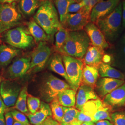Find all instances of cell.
Returning a JSON list of instances; mask_svg holds the SVG:
<instances>
[{
	"label": "cell",
	"mask_w": 125,
	"mask_h": 125,
	"mask_svg": "<svg viewBox=\"0 0 125 125\" xmlns=\"http://www.w3.org/2000/svg\"><path fill=\"white\" fill-rule=\"evenodd\" d=\"M33 20L49 36H52L62 26L58 11L53 3L47 0L41 3Z\"/></svg>",
	"instance_id": "cell-1"
},
{
	"label": "cell",
	"mask_w": 125,
	"mask_h": 125,
	"mask_svg": "<svg viewBox=\"0 0 125 125\" xmlns=\"http://www.w3.org/2000/svg\"><path fill=\"white\" fill-rule=\"evenodd\" d=\"M91 44L84 30L69 31L61 53L75 58H83Z\"/></svg>",
	"instance_id": "cell-2"
},
{
	"label": "cell",
	"mask_w": 125,
	"mask_h": 125,
	"mask_svg": "<svg viewBox=\"0 0 125 125\" xmlns=\"http://www.w3.org/2000/svg\"><path fill=\"white\" fill-rule=\"evenodd\" d=\"M122 22V3H120L112 13L99 19L94 24L102 32L105 37L114 38L118 34Z\"/></svg>",
	"instance_id": "cell-3"
},
{
	"label": "cell",
	"mask_w": 125,
	"mask_h": 125,
	"mask_svg": "<svg viewBox=\"0 0 125 125\" xmlns=\"http://www.w3.org/2000/svg\"><path fill=\"white\" fill-rule=\"evenodd\" d=\"M21 20L16 3H0V34L20 25Z\"/></svg>",
	"instance_id": "cell-4"
},
{
	"label": "cell",
	"mask_w": 125,
	"mask_h": 125,
	"mask_svg": "<svg viewBox=\"0 0 125 125\" xmlns=\"http://www.w3.org/2000/svg\"><path fill=\"white\" fill-rule=\"evenodd\" d=\"M3 40L8 45L19 49L28 48L34 42V39L28 30L22 27H15L5 31Z\"/></svg>",
	"instance_id": "cell-5"
},
{
	"label": "cell",
	"mask_w": 125,
	"mask_h": 125,
	"mask_svg": "<svg viewBox=\"0 0 125 125\" xmlns=\"http://www.w3.org/2000/svg\"><path fill=\"white\" fill-rule=\"evenodd\" d=\"M70 88V85L65 81L49 74L45 77L41 85L40 94L45 101L51 102L60 92Z\"/></svg>",
	"instance_id": "cell-6"
},
{
	"label": "cell",
	"mask_w": 125,
	"mask_h": 125,
	"mask_svg": "<svg viewBox=\"0 0 125 125\" xmlns=\"http://www.w3.org/2000/svg\"><path fill=\"white\" fill-rule=\"evenodd\" d=\"M62 57L69 85L71 89L76 91L80 86L84 64L79 58L64 55Z\"/></svg>",
	"instance_id": "cell-7"
},
{
	"label": "cell",
	"mask_w": 125,
	"mask_h": 125,
	"mask_svg": "<svg viewBox=\"0 0 125 125\" xmlns=\"http://www.w3.org/2000/svg\"><path fill=\"white\" fill-rule=\"evenodd\" d=\"M51 54V49L46 42L39 43L31 54L30 65L27 73L40 72L45 67Z\"/></svg>",
	"instance_id": "cell-8"
},
{
	"label": "cell",
	"mask_w": 125,
	"mask_h": 125,
	"mask_svg": "<svg viewBox=\"0 0 125 125\" xmlns=\"http://www.w3.org/2000/svg\"><path fill=\"white\" fill-rule=\"evenodd\" d=\"M90 12L83 7L75 13H68L62 27L69 31H77L83 30L90 22Z\"/></svg>",
	"instance_id": "cell-9"
},
{
	"label": "cell",
	"mask_w": 125,
	"mask_h": 125,
	"mask_svg": "<svg viewBox=\"0 0 125 125\" xmlns=\"http://www.w3.org/2000/svg\"><path fill=\"white\" fill-rule=\"evenodd\" d=\"M21 87L18 83L9 80H4L0 85V94L7 107H13L15 104Z\"/></svg>",
	"instance_id": "cell-10"
},
{
	"label": "cell",
	"mask_w": 125,
	"mask_h": 125,
	"mask_svg": "<svg viewBox=\"0 0 125 125\" xmlns=\"http://www.w3.org/2000/svg\"><path fill=\"white\" fill-rule=\"evenodd\" d=\"M120 2V0H101L91 10L90 22L95 23L99 19L106 17L111 13Z\"/></svg>",
	"instance_id": "cell-11"
},
{
	"label": "cell",
	"mask_w": 125,
	"mask_h": 125,
	"mask_svg": "<svg viewBox=\"0 0 125 125\" xmlns=\"http://www.w3.org/2000/svg\"><path fill=\"white\" fill-rule=\"evenodd\" d=\"M31 59L30 57H21L14 60L6 70V77L11 79L22 77L29 69Z\"/></svg>",
	"instance_id": "cell-12"
},
{
	"label": "cell",
	"mask_w": 125,
	"mask_h": 125,
	"mask_svg": "<svg viewBox=\"0 0 125 125\" xmlns=\"http://www.w3.org/2000/svg\"><path fill=\"white\" fill-rule=\"evenodd\" d=\"M91 44L102 49L107 48L109 45L102 32L94 23L89 22L84 27Z\"/></svg>",
	"instance_id": "cell-13"
},
{
	"label": "cell",
	"mask_w": 125,
	"mask_h": 125,
	"mask_svg": "<svg viewBox=\"0 0 125 125\" xmlns=\"http://www.w3.org/2000/svg\"><path fill=\"white\" fill-rule=\"evenodd\" d=\"M103 103V101L99 98L96 100L88 101L79 110L76 120L82 123L84 122H94V115Z\"/></svg>",
	"instance_id": "cell-14"
},
{
	"label": "cell",
	"mask_w": 125,
	"mask_h": 125,
	"mask_svg": "<svg viewBox=\"0 0 125 125\" xmlns=\"http://www.w3.org/2000/svg\"><path fill=\"white\" fill-rule=\"evenodd\" d=\"M125 83L123 80L107 77H101L98 79L96 88L99 95L104 98L107 94Z\"/></svg>",
	"instance_id": "cell-15"
},
{
	"label": "cell",
	"mask_w": 125,
	"mask_h": 125,
	"mask_svg": "<svg viewBox=\"0 0 125 125\" xmlns=\"http://www.w3.org/2000/svg\"><path fill=\"white\" fill-rule=\"evenodd\" d=\"M98 98L94 89L87 85L81 84L76 96V108L80 110L87 102L90 100H96Z\"/></svg>",
	"instance_id": "cell-16"
},
{
	"label": "cell",
	"mask_w": 125,
	"mask_h": 125,
	"mask_svg": "<svg viewBox=\"0 0 125 125\" xmlns=\"http://www.w3.org/2000/svg\"><path fill=\"white\" fill-rule=\"evenodd\" d=\"M103 103L109 106H123L125 104V83L107 94Z\"/></svg>",
	"instance_id": "cell-17"
},
{
	"label": "cell",
	"mask_w": 125,
	"mask_h": 125,
	"mask_svg": "<svg viewBox=\"0 0 125 125\" xmlns=\"http://www.w3.org/2000/svg\"><path fill=\"white\" fill-rule=\"evenodd\" d=\"M27 116L31 125H41L48 117L52 116V113L49 105L42 101L38 110L34 114L29 113Z\"/></svg>",
	"instance_id": "cell-18"
},
{
	"label": "cell",
	"mask_w": 125,
	"mask_h": 125,
	"mask_svg": "<svg viewBox=\"0 0 125 125\" xmlns=\"http://www.w3.org/2000/svg\"><path fill=\"white\" fill-rule=\"evenodd\" d=\"M84 56V64L98 68L100 64L102 62L104 51L98 47L90 45Z\"/></svg>",
	"instance_id": "cell-19"
},
{
	"label": "cell",
	"mask_w": 125,
	"mask_h": 125,
	"mask_svg": "<svg viewBox=\"0 0 125 125\" xmlns=\"http://www.w3.org/2000/svg\"><path fill=\"white\" fill-rule=\"evenodd\" d=\"M20 52V50L11 45H0V68L7 67Z\"/></svg>",
	"instance_id": "cell-20"
},
{
	"label": "cell",
	"mask_w": 125,
	"mask_h": 125,
	"mask_svg": "<svg viewBox=\"0 0 125 125\" xmlns=\"http://www.w3.org/2000/svg\"><path fill=\"white\" fill-rule=\"evenodd\" d=\"M99 76L98 68L85 65L83 69L81 84L89 86L94 89L96 87Z\"/></svg>",
	"instance_id": "cell-21"
},
{
	"label": "cell",
	"mask_w": 125,
	"mask_h": 125,
	"mask_svg": "<svg viewBox=\"0 0 125 125\" xmlns=\"http://www.w3.org/2000/svg\"><path fill=\"white\" fill-rule=\"evenodd\" d=\"M28 31L37 43L48 40L49 37L44 30L34 21L31 20L27 23Z\"/></svg>",
	"instance_id": "cell-22"
},
{
	"label": "cell",
	"mask_w": 125,
	"mask_h": 125,
	"mask_svg": "<svg viewBox=\"0 0 125 125\" xmlns=\"http://www.w3.org/2000/svg\"><path fill=\"white\" fill-rule=\"evenodd\" d=\"M76 90L72 89H65L58 94L57 98L59 103L64 107H74L76 101Z\"/></svg>",
	"instance_id": "cell-23"
},
{
	"label": "cell",
	"mask_w": 125,
	"mask_h": 125,
	"mask_svg": "<svg viewBox=\"0 0 125 125\" xmlns=\"http://www.w3.org/2000/svg\"><path fill=\"white\" fill-rule=\"evenodd\" d=\"M49 68L53 72L64 78L68 82L69 79L62 63V57L60 54L55 53L52 56L50 61Z\"/></svg>",
	"instance_id": "cell-24"
},
{
	"label": "cell",
	"mask_w": 125,
	"mask_h": 125,
	"mask_svg": "<svg viewBox=\"0 0 125 125\" xmlns=\"http://www.w3.org/2000/svg\"><path fill=\"white\" fill-rule=\"evenodd\" d=\"M99 74L101 77H107L123 80L125 76L119 70L111 67L110 65L102 62L98 68Z\"/></svg>",
	"instance_id": "cell-25"
},
{
	"label": "cell",
	"mask_w": 125,
	"mask_h": 125,
	"mask_svg": "<svg viewBox=\"0 0 125 125\" xmlns=\"http://www.w3.org/2000/svg\"><path fill=\"white\" fill-rule=\"evenodd\" d=\"M39 0H21L19 2V9L25 16H30L35 13L40 6Z\"/></svg>",
	"instance_id": "cell-26"
},
{
	"label": "cell",
	"mask_w": 125,
	"mask_h": 125,
	"mask_svg": "<svg viewBox=\"0 0 125 125\" xmlns=\"http://www.w3.org/2000/svg\"><path fill=\"white\" fill-rule=\"evenodd\" d=\"M71 0H55V4L58 11L60 22L62 26L64 24L67 17L68 7Z\"/></svg>",
	"instance_id": "cell-27"
},
{
	"label": "cell",
	"mask_w": 125,
	"mask_h": 125,
	"mask_svg": "<svg viewBox=\"0 0 125 125\" xmlns=\"http://www.w3.org/2000/svg\"><path fill=\"white\" fill-rule=\"evenodd\" d=\"M111 108L112 107L111 106L103 103L94 115L93 116L94 123H96L98 121L104 120H108V121H111Z\"/></svg>",
	"instance_id": "cell-28"
},
{
	"label": "cell",
	"mask_w": 125,
	"mask_h": 125,
	"mask_svg": "<svg viewBox=\"0 0 125 125\" xmlns=\"http://www.w3.org/2000/svg\"><path fill=\"white\" fill-rule=\"evenodd\" d=\"M27 86H25L20 91L15 104L16 109L27 115L29 114L27 106Z\"/></svg>",
	"instance_id": "cell-29"
},
{
	"label": "cell",
	"mask_w": 125,
	"mask_h": 125,
	"mask_svg": "<svg viewBox=\"0 0 125 125\" xmlns=\"http://www.w3.org/2000/svg\"><path fill=\"white\" fill-rule=\"evenodd\" d=\"M63 116L60 122L61 125H70L76 120L79 110L73 107H63Z\"/></svg>",
	"instance_id": "cell-30"
},
{
	"label": "cell",
	"mask_w": 125,
	"mask_h": 125,
	"mask_svg": "<svg viewBox=\"0 0 125 125\" xmlns=\"http://www.w3.org/2000/svg\"><path fill=\"white\" fill-rule=\"evenodd\" d=\"M69 32L68 30L62 26L56 33L55 48L60 53H61L62 47L67 40Z\"/></svg>",
	"instance_id": "cell-31"
},
{
	"label": "cell",
	"mask_w": 125,
	"mask_h": 125,
	"mask_svg": "<svg viewBox=\"0 0 125 125\" xmlns=\"http://www.w3.org/2000/svg\"><path fill=\"white\" fill-rule=\"evenodd\" d=\"M50 108L52 113V117L54 120L60 123L64 114L62 106L58 102V98L56 97L51 102Z\"/></svg>",
	"instance_id": "cell-32"
},
{
	"label": "cell",
	"mask_w": 125,
	"mask_h": 125,
	"mask_svg": "<svg viewBox=\"0 0 125 125\" xmlns=\"http://www.w3.org/2000/svg\"><path fill=\"white\" fill-rule=\"evenodd\" d=\"M40 99L30 94L27 95V106L30 113L32 114L35 113L40 107Z\"/></svg>",
	"instance_id": "cell-33"
},
{
	"label": "cell",
	"mask_w": 125,
	"mask_h": 125,
	"mask_svg": "<svg viewBox=\"0 0 125 125\" xmlns=\"http://www.w3.org/2000/svg\"><path fill=\"white\" fill-rule=\"evenodd\" d=\"M111 118L113 125H125V111L112 113Z\"/></svg>",
	"instance_id": "cell-34"
},
{
	"label": "cell",
	"mask_w": 125,
	"mask_h": 125,
	"mask_svg": "<svg viewBox=\"0 0 125 125\" xmlns=\"http://www.w3.org/2000/svg\"><path fill=\"white\" fill-rule=\"evenodd\" d=\"M11 113L14 121L22 122L27 125L29 124V121L24 113L17 110H13L11 111Z\"/></svg>",
	"instance_id": "cell-35"
},
{
	"label": "cell",
	"mask_w": 125,
	"mask_h": 125,
	"mask_svg": "<svg viewBox=\"0 0 125 125\" xmlns=\"http://www.w3.org/2000/svg\"><path fill=\"white\" fill-rule=\"evenodd\" d=\"M101 0H77V2H82L85 9L91 13L92 8Z\"/></svg>",
	"instance_id": "cell-36"
},
{
	"label": "cell",
	"mask_w": 125,
	"mask_h": 125,
	"mask_svg": "<svg viewBox=\"0 0 125 125\" xmlns=\"http://www.w3.org/2000/svg\"><path fill=\"white\" fill-rule=\"evenodd\" d=\"M82 2H75L70 3L68 9V13H75L78 12L83 7Z\"/></svg>",
	"instance_id": "cell-37"
},
{
	"label": "cell",
	"mask_w": 125,
	"mask_h": 125,
	"mask_svg": "<svg viewBox=\"0 0 125 125\" xmlns=\"http://www.w3.org/2000/svg\"><path fill=\"white\" fill-rule=\"evenodd\" d=\"M6 125H13L14 120L10 112H6L4 115Z\"/></svg>",
	"instance_id": "cell-38"
},
{
	"label": "cell",
	"mask_w": 125,
	"mask_h": 125,
	"mask_svg": "<svg viewBox=\"0 0 125 125\" xmlns=\"http://www.w3.org/2000/svg\"><path fill=\"white\" fill-rule=\"evenodd\" d=\"M41 125H61L58 121L54 120L52 116L48 117Z\"/></svg>",
	"instance_id": "cell-39"
},
{
	"label": "cell",
	"mask_w": 125,
	"mask_h": 125,
	"mask_svg": "<svg viewBox=\"0 0 125 125\" xmlns=\"http://www.w3.org/2000/svg\"><path fill=\"white\" fill-rule=\"evenodd\" d=\"M122 26L125 27V0L122 3Z\"/></svg>",
	"instance_id": "cell-40"
},
{
	"label": "cell",
	"mask_w": 125,
	"mask_h": 125,
	"mask_svg": "<svg viewBox=\"0 0 125 125\" xmlns=\"http://www.w3.org/2000/svg\"><path fill=\"white\" fill-rule=\"evenodd\" d=\"M6 106L3 102L1 96H0V115L4 114Z\"/></svg>",
	"instance_id": "cell-41"
},
{
	"label": "cell",
	"mask_w": 125,
	"mask_h": 125,
	"mask_svg": "<svg viewBox=\"0 0 125 125\" xmlns=\"http://www.w3.org/2000/svg\"><path fill=\"white\" fill-rule=\"evenodd\" d=\"M95 125H113V124L110 121L104 120L97 121L95 123Z\"/></svg>",
	"instance_id": "cell-42"
},
{
	"label": "cell",
	"mask_w": 125,
	"mask_h": 125,
	"mask_svg": "<svg viewBox=\"0 0 125 125\" xmlns=\"http://www.w3.org/2000/svg\"><path fill=\"white\" fill-rule=\"evenodd\" d=\"M21 0H0V3H13L19 2Z\"/></svg>",
	"instance_id": "cell-43"
},
{
	"label": "cell",
	"mask_w": 125,
	"mask_h": 125,
	"mask_svg": "<svg viewBox=\"0 0 125 125\" xmlns=\"http://www.w3.org/2000/svg\"><path fill=\"white\" fill-rule=\"evenodd\" d=\"M0 125H6L4 114L0 115Z\"/></svg>",
	"instance_id": "cell-44"
},
{
	"label": "cell",
	"mask_w": 125,
	"mask_h": 125,
	"mask_svg": "<svg viewBox=\"0 0 125 125\" xmlns=\"http://www.w3.org/2000/svg\"><path fill=\"white\" fill-rule=\"evenodd\" d=\"M82 123V122H81L80 121H79L76 120L75 121H74L70 125H81Z\"/></svg>",
	"instance_id": "cell-45"
},
{
	"label": "cell",
	"mask_w": 125,
	"mask_h": 125,
	"mask_svg": "<svg viewBox=\"0 0 125 125\" xmlns=\"http://www.w3.org/2000/svg\"><path fill=\"white\" fill-rule=\"evenodd\" d=\"M13 125H27L26 124H25V123H23L22 122H19L17 121H14V123H13Z\"/></svg>",
	"instance_id": "cell-46"
},
{
	"label": "cell",
	"mask_w": 125,
	"mask_h": 125,
	"mask_svg": "<svg viewBox=\"0 0 125 125\" xmlns=\"http://www.w3.org/2000/svg\"><path fill=\"white\" fill-rule=\"evenodd\" d=\"M94 124V123L93 122H83L81 125H92Z\"/></svg>",
	"instance_id": "cell-47"
},
{
	"label": "cell",
	"mask_w": 125,
	"mask_h": 125,
	"mask_svg": "<svg viewBox=\"0 0 125 125\" xmlns=\"http://www.w3.org/2000/svg\"><path fill=\"white\" fill-rule=\"evenodd\" d=\"M1 78L0 77V83H1Z\"/></svg>",
	"instance_id": "cell-48"
},
{
	"label": "cell",
	"mask_w": 125,
	"mask_h": 125,
	"mask_svg": "<svg viewBox=\"0 0 125 125\" xmlns=\"http://www.w3.org/2000/svg\"><path fill=\"white\" fill-rule=\"evenodd\" d=\"M124 53L125 54V47H124Z\"/></svg>",
	"instance_id": "cell-49"
},
{
	"label": "cell",
	"mask_w": 125,
	"mask_h": 125,
	"mask_svg": "<svg viewBox=\"0 0 125 125\" xmlns=\"http://www.w3.org/2000/svg\"><path fill=\"white\" fill-rule=\"evenodd\" d=\"M31 125V124H29V125Z\"/></svg>",
	"instance_id": "cell-50"
},
{
	"label": "cell",
	"mask_w": 125,
	"mask_h": 125,
	"mask_svg": "<svg viewBox=\"0 0 125 125\" xmlns=\"http://www.w3.org/2000/svg\"><path fill=\"white\" fill-rule=\"evenodd\" d=\"M94 125V124H93V125Z\"/></svg>",
	"instance_id": "cell-51"
}]
</instances>
